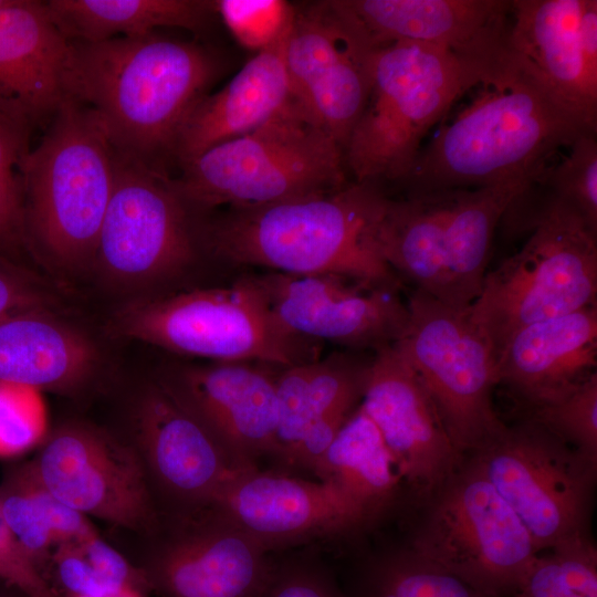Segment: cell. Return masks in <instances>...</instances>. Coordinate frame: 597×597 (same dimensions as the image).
<instances>
[{"label":"cell","mask_w":597,"mask_h":597,"mask_svg":"<svg viewBox=\"0 0 597 597\" xmlns=\"http://www.w3.org/2000/svg\"><path fill=\"white\" fill-rule=\"evenodd\" d=\"M45 433V412L38 390L0 384V455L34 447Z\"/></svg>","instance_id":"40"},{"label":"cell","mask_w":597,"mask_h":597,"mask_svg":"<svg viewBox=\"0 0 597 597\" xmlns=\"http://www.w3.org/2000/svg\"><path fill=\"white\" fill-rule=\"evenodd\" d=\"M268 549L231 524L186 532L160 548L146 570L164 597H255L273 567Z\"/></svg>","instance_id":"23"},{"label":"cell","mask_w":597,"mask_h":597,"mask_svg":"<svg viewBox=\"0 0 597 597\" xmlns=\"http://www.w3.org/2000/svg\"><path fill=\"white\" fill-rule=\"evenodd\" d=\"M0 580L13 586L24 597H57L45 577L32 565L0 553Z\"/></svg>","instance_id":"43"},{"label":"cell","mask_w":597,"mask_h":597,"mask_svg":"<svg viewBox=\"0 0 597 597\" xmlns=\"http://www.w3.org/2000/svg\"><path fill=\"white\" fill-rule=\"evenodd\" d=\"M409 326L395 343L419 375L457 449L467 458L506 429L493 407L496 356L488 337L459 310L413 290Z\"/></svg>","instance_id":"11"},{"label":"cell","mask_w":597,"mask_h":597,"mask_svg":"<svg viewBox=\"0 0 597 597\" xmlns=\"http://www.w3.org/2000/svg\"><path fill=\"white\" fill-rule=\"evenodd\" d=\"M509 49L563 107L597 132L596 0H513Z\"/></svg>","instance_id":"17"},{"label":"cell","mask_w":597,"mask_h":597,"mask_svg":"<svg viewBox=\"0 0 597 597\" xmlns=\"http://www.w3.org/2000/svg\"><path fill=\"white\" fill-rule=\"evenodd\" d=\"M409 546L492 597H512L540 554L516 513L469 458L422 503Z\"/></svg>","instance_id":"9"},{"label":"cell","mask_w":597,"mask_h":597,"mask_svg":"<svg viewBox=\"0 0 597 597\" xmlns=\"http://www.w3.org/2000/svg\"><path fill=\"white\" fill-rule=\"evenodd\" d=\"M218 18L235 41L254 54L289 31L294 4L282 0H216Z\"/></svg>","instance_id":"39"},{"label":"cell","mask_w":597,"mask_h":597,"mask_svg":"<svg viewBox=\"0 0 597 597\" xmlns=\"http://www.w3.org/2000/svg\"><path fill=\"white\" fill-rule=\"evenodd\" d=\"M172 184L198 214L329 193L346 181L344 151L293 101L241 137L184 165Z\"/></svg>","instance_id":"7"},{"label":"cell","mask_w":597,"mask_h":597,"mask_svg":"<svg viewBox=\"0 0 597 597\" xmlns=\"http://www.w3.org/2000/svg\"><path fill=\"white\" fill-rule=\"evenodd\" d=\"M96 343L54 310L22 311L0 320V384L75 391L101 367Z\"/></svg>","instance_id":"26"},{"label":"cell","mask_w":597,"mask_h":597,"mask_svg":"<svg viewBox=\"0 0 597 597\" xmlns=\"http://www.w3.org/2000/svg\"><path fill=\"white\" fill-rule=\"evenodd\" d=\"M51 561L66 596H105L127 587L146 590L144 570H137L97 533L57 547Z\"/></svg>","instance_id":"34"},{"label":"cell","mask_w":597,"mask_h":597,"mask_svg":"<svg viewBox=\"0 0 597 597\" xmlns=\"http://www.w3.org/2000/svg\"><path fill=\"white\" fill-rule=\"evenodd\" d=\"M496 364L499 385L526 411L566 396L596 373L597 305L516 331Z\"/></svg>","instance_id":"22"},{"label":"cell","mask_w":597,"mask_h":597,"mask_svg":"<svg viewBox=\"0 0 597 597\" xmlns=\"http://www.w3.org/2000/svg\"><path fill=\"white\" fill-rule=\"evenodd\" d=\"M321 481L344 490L371 521L398 499L405 481L376 425L358 406L316 462Z\"/></svg>","instance_id":"31"},{"label":"cell","mask_w":597,"mask_h":597,"mask_svg":"<svg viewBox=\"0 0 597 597\" xmlns=\"http://www.w3.org/2000/svg\"><path fill=\"white\" fill-rule=\"evenodd\" d=\"M9 0H0V9L8 3Z\"/></svg>","instance_id":"45"},{"label":"cell","mask_w":597,"mask_h":597,"mask_svg":"<svg viewBox=\"0 0 597 597\" xmlns=\"http://www.w3.org/2000/svg\"><path fill=\"white\" fill-rule=\"evenodd\" d=\"M513 229L531 230L522 249L486 273L469 307L494 354L519 329L597 305V233L538 181L507 207Z\"/></svg>","instance_id":"4"},{"label":"cell","mask_w":597,"mask_h":597,"mask_svg":"<svg viewBox=\"0 0 597 597\" xmlns=\"http://www.w3.org/2000/svg\"><path fill=\"white\" fill-rule=\"evenodd\" d=\"M29 470L55 499L85 516L135 532L158 524L140 454L97 428L60 427Z\"/></svg>","instance_id":"14"},{"label":"cell","mask_w":597,"mask_h":597,"mask_svg":"<svg viewBox=\"0 0 597 597\" xmlns=\"http://www.w3.org/2000/svg\"><path fill=\"white\" fill-rule=\"evenodd\" d=\"M450 200L451 191L398 200L385 196L371 232L377 253L396 275L447 305L444 237Z\"/></svg>","instance_id":"28"},{"label":"cell","mask_w":597,"mask_h":597,"mask_svg":"<svg viewBox=\"0 0 597 597\" xmlns=\"http://www.w3.org/2000/svg\"><path fill=\"white\" fill-rule=\"evenodd\" d=\"M378 50L339 0L294 4L284 45L291 94L343 151L366 104Z\"/></svg>","instance_id":"13"},{"label":"cell","mask_w":597,"mask_h":597,"mask_svg":"<svg viewBox=\"0 0 597 597\" xmlns=\"http://www.w3.org/2000/svg\"><path fill=\"white\" fill-rule=\"evenodd\" d=\"M49 17L69 41L137 38L158 28L208 32L218 18L209 0H50Z\"/></svg>","instance_id":"29"},{"label":"cell","mask_w":597,"mask_h":597,"mask_svg":"<svg viewBox=\"0 0 597 597\" xmlns=\"http://www.w3.org/2000/svg\"><path fill=\"white\" fill-rule=\"evenodd\" d=\"M359 406L378 428L406 488L419 503L465 460L419 375L395 344L375 352Z\"/></svg>","instance_id":"15"},{"label":"cell","mask_w":597,"mask_h":597,"mask_svg":"<svg viewBox=\"0 0 597 597\" xmlns=\"http://www.w3.org/2000/svg\"><path fill=\"white\" fill-rule=\"evenodd\" d=\"M227 67L217 49L156 32L70 41L66 92L96 112L117 154L171 177L185 119Z\"/></svg>","instance_id":"1"},{"label":"cell","mask_w":597,"mask_h":597,"mask_svg":"<svg viewBox=\"0 0 597 597\" xmlns=\"http://www.w3.org/2000/svg\"><path fill=\"white\" fill-rule=\"evenodd\" d=\"M371 43L397 42L443 49L495 66L510 54L509 0H339Z\"/></svg>","instance_id":"20"},{"label":"cell","mask_w":597,"mask_h":597,"mask_svg":"<svg viewBox=\"0 0 597 597\" xmlns=\"http://www.w3.org/2000/svg\"><path fill=\"white\" fill-rule=\"evenodd\" d=\"M157 384L244 468L276 453L275 377L245 362L172 365Z\"/></svg>","instance_id":"19"},{"label":"cell","mask_w":597,"mask_h":597,"mask_svg":"<svg viewBox=\"0 0 597 597\" xmlns=\"http://www.w3.org/2000/svg\"><path fill=\"white\" fill-rule=\"evenodd\" d=\"M70 41L44 1L9 0L0 9V105L31 127L52 119L69 97Z\"/></svg>","instance_id":"24"},{"label":"cell","mask_w":597,"mask_h":597,"mask_svg":"<svg viewBox=\"0 0 597 597\" xmlns=\"http://www.w3.org/2000/svg\"><path fill=\"white\" fill-rule=\"evenodd\" d=\"M57 295L31 268L0 258V320L28 310H55Z\"/></svg>","instance_id":"41"},{"label":"cell","mask_w":597,"mask_h":597,"mask_svg":"<svg viewBox=\"0 0 597 597\" xmlns=\"http://www.w3.org/2000/svg\"><path fill=\"white\" fill-rule=\"evenodd\" d=\"M525 417L597 462V373L566 396L526 411Z\"/></svg>","instance_id":"38"},{"label":"cell","mask_w":597,"mask_h":597,"mask_svg":"<svg viewBox=\"0 0 597 597\" xmlns=\"http://www.w3.org/2000/svg\"><path fill=\"white\" fill-rule=\"evenodd\" d=\"M171 178L116 153L92 266L111 286L136 293L153 287L188 270L205 251L199 216Z\"/></svg>","instance_id":"12"},{"label":"cell","mask_w":597,"mask_h":597,"mask_svg":"<svg viewBox=\"0 0 597 597\" xmlns=\"http://www.w3.org/2000/svg\"><path fill=\"white\" fill-rule=\"evenodd\" d=\"M352 597H492L410 546L371 562Z\"/></svg>","instance_id":"33"},{"label":"cell","mask_w":597,"mask_h":597,"mask_svg":"<svg viewBox=\"0 0 597 597\" xmlns=\"http://www.w3.org/2000/svg\"><path fill=\"white\" fill-rule=\"evenodd\" d=\"M549 551L534 558L512 597H597V548L591 537Z\"/></svg>","instance_id":"36"},{"label":"cell","mask_w":597,"mask_h":597,"mask_svg":"<svg viewBox=\"0 0 597 597\" xmlns=\"http://www.w3.org/2000/svg\"><path fill=\"white\" fill-rule=\"evenodd\" d=\"M471 459L512 507L538 552L591 537L597 462L524 417Z\"/></svg>","instance_id":"10"},{"label":"cell","mask_w":597,"mask_h":597,"mask_svg":"<svg viewBox=\"0 0 597 597\" xmlns=\"http://www.w3.org/2000/svg\"><path fill=\"white\" fill-rule=\"evenodd\" d=\"M115 159L96 112L67 97L21 166L24 230L33 260L64 273L92 269Z\"/></svg>","instance_id":"5"},{"label":"cell","mask_w":597,"mask_h":597,"mask_svg":"<svg viewBox=\"0 0 597 597\" xmlns=\"http://www.w3.org/2000/svg\"><path fill=\"white\" fill-rule=\"evenodd\" d=\"M510 50V49H509ZM481 92L422 146L408 195L531 184L589 129L510 52Z\"/></svg>","instance_id":"2"},{"label":"cell","mask_w":597,"mask_h":597,"mask_svg":"<svg viewBox=\"0 0 597 597\" xmlns=\"http://www.w3.org/2000/svg\"><path fill=\"white\" fill-rule=\"evenodd\" d=\"M0 597H9V596L0 595Z\"/></svg>","instance_id":"46"},{"label":"cell","mask_w":597,"mask_h":597,"mask_svg":"<svg viewBox=\"0 0 597 597\" xmlns=\"http://www.w3.org/2000/svg\"><path fill=\"white\" fill-rule=\"evenodd\" d=\"M502 63L490 66L413 42L380 48L366 104L344 149L355 182L402 185L431 127Z\"/></svg>","instance_id":"6"},{"label":"cell","mask_w":597,"mask_h":597,"mask_svg":"<svg viewBox=\"0 0 597 597\" xmlns=\"http://www.w3.org/2000/svg\"><path fill=\"white\" fill-rule=\"evenodd\" d=\"M109 326L117 336L216 362L283 368L318 359L316 341L292 333L275 317L254 277L228 287L134 297Z\"/></svg>","instance_id":"8"},{"label":"cell","mask_w":597,"mask_h":597,"mask_svg":"<svg viewBox=\"0 0 597 597\" xmlns=\"http://www.w3.org/2000/svg\"><path fill=\"white\" fill-rule=\"evenodd\" d=\"M369 363L336 354L283 367L275 377V454L292 463L310 429L342 427L362 399Z\"/></svg>","instance_id":"27"},{"label":"cell","mask_w":597,"mask_h":597,"mask_svg":"<svg viewBox=\"0 0 597 597\" xmlns=\"http://www.w3.org/2000/svg\"><path fill=\"white\" fill-rule=\"evenodd\" d=\"M134 423L147 472L184 502L208 505L226 483L254 469L231 459L157 383L140 395Z\"/></svg>","instance_id":"21"},{"label":"cell","mask_w":597,"mask_h":597,"mask_svg":"<svg viewBox=\"0 0 597 597\" xmlns=\"http://www.w3.org/2000/svg\"><path fill=\"white\" fill-rule=\"evenodd\" d=\"M526 186L513 182L451 191L444 237L449 306L467 310L479 296L495 227Z\"/></svg>","instance_id":"30"},{"label":"cell","mask_w":597,"mask_h":597,"mask_svg":"<svg viewBox=\"0 0 597 597\" xmlns=\"http://www.w3.org/2000/svg\"><path fill=\"white\" fill-rule=\"evenodd\" d=\"M597 133H585L536 179L552 195L575 209L597 233Z\"/></svg>","instance_id":"37"},{"label":"cell","mask_w":597,"mask_h":597,"mask_svg":"<svg viewBox=\"0 0 597 597\" xmlns=\"http://www.w3.org/2000/svg\"><path fill=\"white\" fill-rule=\"evenodd\" d=\"M275 317L292 333L375 352L406 334L410 313L397 290L337 274L271 272L254 277Z\"/></svg>","instance_id":"16"},{"label":"cell","mask_w":597,"mask_h":597,"mask_svg":"<svg viewBox=\"0 0 597 597\" xmlns=\"http://www.w3.org/2000/svg\"><path fill=\"white\" fill-rule=\"evenodd\" d=\"M32 127L0 105V258L31 268L25 238L21 166ZM33 260V259H32Z\"/></svg>","instance_id":"35"},{"label":"cell","mask_w":597,"mask_h":597,"mask_svg":"<svg viewBox=\"0 0 597 597\" xmlns=\"http://www.w3.org/2000/svg\"><path fill=\"white\" fill-rule=\"evenodd\" d=\"M0 515L41 574L57 547L96 533L85 515L49 493L29 468L0 490Z\"/></svg>","instance_id":"32"},{"label":"cell","mask_w":597,"mask_h":597,"mask_svg":"<svg viewBox=\"0 0 597 597\" xmlns=\"http://www.w3.org/2000/svg\"><path fill=\"white\" fill-rule=\"evenodd\" d=\"M378 185L255 207L199 214L205 251L229 262L285 274H337L399 290L398 275L377 253L373 226L385 198Z\"/></svg>","instance_id":"3"},{"label":"cell","mask_w":597,"mask_h":597,"mask_svg":"<svg viewBox=\"0 0 597 597\" xmlns=\"http://www.w3.org/2000/svg\"><path fill=\"white\" fill-rule=\"evenodd\" d=\"M214 516L248 534L268 551L313 537L343 534L371 522L344 490L328 481L282 473L243 471L212 498Z\"/></svg>","instance_id":"18"},{"label":"cell","mask_w":597,"mask_h":597,"mask_svg":"<svg viewBox=\"0 0 597 597\" xmlns=\"http://www.w3.org/2000/svg\"><path fill=\"white\" fill-rule=\"evenodd\" d=\"M145 593L146 590H143V589L127 587L117 593L105 595V596H97V597H146ZM69 597H91V596H69Z\"/></svg>","instance_id":"44"},{"label":"cell","mask_w":597,"mask_h":597,"mask_svg":"<svg viewBox=\"0 0 597 597\" xmlns=\"http://www.w3.org/2000/svg\"><path fill=\"white\" fill-rule=\"evenodd\" d=\"M286 35L255 53L220 90L199 100L179 130L175 168L179 170L205 150L253 132L292 104L284 63Z\"/></svg>","instance_id":"25"},{"label":"cell","mask_w":597,"mask_h":597,"mask_svg":"<svg viewBox=\"0 0 597 597\" xmlns=\"http://www.w3.org/2000/svg\"><path fill=\"white\" fill-rule=\"evenodd\" d=\"M255 597H347L322 569L305 564L273 566Z\"/></svg>","instance_id":"42"}]
</instances>
